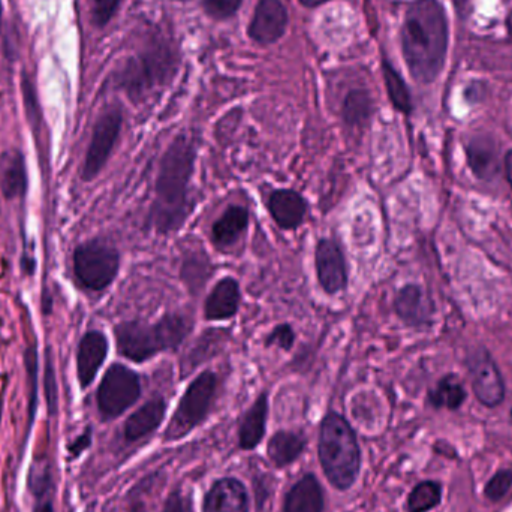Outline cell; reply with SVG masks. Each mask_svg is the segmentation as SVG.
I'll list each match as a JSON object with an SVG mask.
<instances>
[{
  "label": "cell",
  "instance_id": "obj_12",
  "mask_svg": "<svg viewBox=\"0 0 512 512\" xmlns=\"http://www.w3.org/2000/svg\"><path fill=\"white\" fill-rule=\"evenodd\" d=\"M267 210L280 230L295 231L306 222L309 204L295 189L280 188L268 195Z\"/></svg>",
  "mask_w": 512,
  "mask_h": 512
},
{
  "label": "cell",
  "instance_id": "obj_28",
  "mask_svg": "<svg viewBox=\"0 0 512 512\" xmlns=\"http://www.w3.org/2000/svg\"><path fill=\"white\" fill-rule=\"evenodd\" d=\"M213 271H215V267L206 255L192 254L186 256L183 261L180 277H182L183 285H186L192 294H200Z\"/></svg>",
  "mask_w": 512,
  "mask_h": 512
},
{
  "label": "cell",
  "instance_id": "obj_31",
  "mask_svg": "<svg viewBox=\"0 0 512 512\" xmlns=\"http://www.w3.org/2000/svg\"><path fill=\"white\" fill-rule=\"evenodd\" d=\"M382 69H384L385 86H387V92L388 95H390V99L391 102H393L394 107H396L397 110L402 111V113H411V95H409V90L408 87H406L405 81H403V78L397 74L396 69H394L387 60H384Z\"/></svg>",
  "mask_w": 512,
  "mask_h": 512
},
{
  "label": "cell",
  "instance_id": "obj_33",
  "mask_svg": "<svg viewBox=\"0 0 512 512\" xmlns=\"http://www.w3.org/2000/svg\"><path fill=\"white\" fill-rule=\"evenodd\" d=\"M21 92H23L24 108H26L27 119L32 126H38L41 120V110H39L38 93H36L35 84L27 72L21 74Z\"/></svg>",
  "mask_w": 512,
  "mask_h": 512
},
{
  "label": "cell",
  "instance_id": "obj_25",
  "mask_svg": "<svg viewBox=\"0 0 512 512\" xmlns=\"http://www.w3.org/2000/svg\"><path fill=\"white\" fill-rule=\"evenodd\" d=\"M29 490L35 501L33 512H54V481L48 457L33 462L29 474Z\"/></svg>",
  "mask_w": 512,
  "mask_h": 512
},
{
  "label": "cell",
  "instance_id": "obj_36",
  "mask_svg": "<svg viewBox=\"0 0 512 512\" xmlns=\"http://www.w3.org/2000/svg\"><path fill=\"white\" fill-rule=\"evenodd\" d=\"M242 2L243 0H204L203 8L209 17L227 20L239 11Z\"/></svg>",
  "mask_w": 512,
  "mask_h": 512
},
{
  "label": "cell",
  "instance_id": "obj_20",
  "mask_svg": "<svg viewBox=\"0 0 512 512\" xmlns=\"http://www.w3.org/2000/svg\"><path fill=\"white\" fill-rule=\"evenodd\" d=\"M324 489L318 478L306 474L288 490L283 499L282 512H324Z\"/></svg>",
  "mask_w": 512,
  "mask_h": 512
},
{
  "label": "cell",
  "instance_id": "obj_24",
  "mask_svg": "<svg viewBox=\"0 0 512 512\" xmlns=\"http://www.w3.org/2000/svg\"><path fill=\"white\" fill-rule=\"evenodd\" d=\"M0 189L9 200L23 197L26 194V161L18 150H9L0 158Z\"/></svg>",
  "mask_w": 512,
  "mask_h": 512
},
{
  "label": "cell",
  "instance_id": "obj_35",
  "mask_svg": "<svg viewBox=\"0 0 512 512\" xmlns=\"http://www.w3.org/2000/svg\"><path fill=\"white\" fill-rule=\"evenodd\" d=\"M122 0H89L90 17L96 27H105L116 14Z\"/></svg>",
  "mask_w": 512,
  "mask_h": 512
},
{
  "label": "cell",
  "instance_id": "obj_43",
  "mask_svg": "<svg viewBox=\"0 0 512 512\" xmlns=\"http://www.w3.org/2000/svg\"><path fill=\"white\" fill-rule=\"evenodd\" d=\"M2 18H3V6H2V2H0V30H2Z\"/></svg>",
  "mask_w": 512,
  "mask_h": 512
},
{
  "label": "cell",
  "instance_id": "obj_34",
  "mask_svg": "<svg viewBox=\"0 0 512 512\" xmlns=\"http://www.w3.org/2000/svg\"><path fill=\"white\" fill-rule=\"evenodd\" d=\"M295 330L291 324L276 325L270 333L267 334L264 340L265 348H279L285 352H291L295 345Z\"/></svg>",
  "mask_w": 512,
  "mask_h": 512
},
{
  "label": "cell",
  "instance_id": "obj_18",
  "mask_svg": "<svg viewBox=\"0 0 512 512\" xmlns=\"http://www.w3.org/2000/svg\"><path fill=\"white\" fill-rule=\"evenodd\" d=\"M251 213L248 207L233 204L219 216L212 227V242L219 251L233 249L248 233Z\"/></svg>",
  "mask_w": 512,
  "mask_h": 512
},
{
  "label": "cell",
  "instance_id": "obj_39",
  "mask_svg": "<svg viewBox=\"0 0 512 512\" xmlns=\"http://www.w3.org/2000/svg\"><path fill=\"white\" fill-rule=\"evenodd\" d=\"M267 475L258 474L252 478V483H254V492L256 499V507H258V511H262L264 508L265 502H267L268 496L271 493L270 480H268Z\"/></svg>",
  "mask_w": 512,
  "mask_h": 512
},
{
  "label": "cell",
  "instance_id": "obj_38",
  "mask_svg": "<svg viewBox=\"0 0 512 512\" xmlns=\"http://www.w3.org/2000/svg\"><path fill=\"white\" fill-rule=\"evenodd\" d=\"M45 393H47L48 408L51 414L56 411L57 405V382L54 376L53 363L48 360L47 367H45Z\"/></svg>",
  "mask_w": 512,
  "mask_h": 512
},
{
  "label": "cell",
  "instance_id": "obj_5",
  "mask_svg": "<svg viewBox=\"0 0 512 512\" xmlns=\"http://www.w3.org/2000/svg\"><path fill=\"white\" fill-rule=\"evenodd\" d=\"M177 56L168 42L150 45L137 59H131L120 71V89L134 102L143 101L155 87L167 84L176 74Z\"/></svg>",
  "mask_w": 512,
  "mask_h": 512
},
{
  "label": "cell",
  "instance_id": "obj_8",
  "mask_svg": "<svg viewBox=\"0 0 512 512\" xmlns=\"http://www.w3.org/2000/svg\"><path fill=\"white\" fill-rule=\"evenodd\" d=\"M143 394L140 373L122 363H114L102 376L96 391V406L105 421L116 420L125 414Z\"/></svg>",
  "mask_w": 512,
  "mask_h": 512
},
{
  "label": "cell",
  "instance_id": "obj_32",
  "mask_svg": "<svg viewBox=\"0 0 512 512\" xmlns=\"http://www.w3.org/2000/svg\"><path fill=\"white\" fill-rule=\"evenodd\" d=\"M512 489V469L504 468L496 471L484 486V496L487 501L498 504L510 495Z\"/></svg>",
  "mask_w": 512,
  "mask_h": 512
},
{
  "label": "cell",
  "instance_id": "obj_2",
  "mask_svg": "<svg viewBox=\"0 0 512 512\" xmlns=\"http://www.w3.org/2000/svg\"><path fill=\"white\" fill-rule=\"evenodd\" d=\"M448 47L447 14L438 0H415L406 11L402 48L409 72L429 84L444 68Z\"/></svg>",
  "mask_w": 512,
  "mask_h": 512
},
{
  "label": "cell",
  "instance_id": "obj_26",
  "mask_svg": "<svg viewBox=\"0 0 512 512\" xmlns=\"http://www.w3.org/2000/svg\"><path fill=\"white\" fill-rule=\"evenodd\" d=\"M466 397L468 394L460 379L456 375H447L429 391L427 402L435 409L457 411L462 408Z\"/></svg>",
  "mask_w": 512,
  "mask_h": 512
},
{
  "label": "cell",
  "instance_id": "obj_19",
  "mask_svg": "<svg viewBox=\"0 0 512 512\" xmlns=\"http://www.w3.org/2000/svg\"><path fill=\"white\" fill-rule=\"evenodd\" d=\"M397 316L409 327H423L432 318L433 306L429 295L417 285H406L394 300Z\"/></svg>",
  "mask_w": 512,
  "mask_h": 512
},
{
  "label": "cell",
  "instance_id": "obj_37",
  "mask_svg": "<svg viewBox=\"0 0 512 512\" xmlns=\"http://www.w3.org/2000/svg\"><path fill=\"white\" fill-rule=\"evenodd\" d=\"M161 512H194V507L189 496L183 495L182 490H176L170 493Z\"/></svg>",
  "mask_w": 512,
  "mask_h": 512
},
{
  "label": "cell",
  "instance_id": "obj_11",
  "mask_svg": "<svg viewBox=\"0 0 512 512\" xmlns=\"http://www.w3.org/2000/svg\"><path fill=\"white\" fill-rule=\"evenodd\" d=\"M472 388L481 405L498 408L505 399V385L495 361L487 352H475L469 358Z\"/></svg>",
  "mask_w": 512,
  "mask_h": 512
},
{
  "label": "cell",
  "instance_id": "obj_4",
  "mask_svg": "<svg viewBox=\"0 0 512 512\" xmlns=\"http://www.w3.org/2000/svg\"><path fill=\"white\" fill-rule=\"evenodd\" d=\"M318 457L325 478L339 492H348L361 471V448L349 421L328 411L319 426Z\"/></svg>",
  "mask_w": 512,
  "mask_h": 512
},
{
  "label": "cell",
  "instance_id": "obj_17",
  "mask_svg": "<svg viewBox=\"0 0 512 512\" xmlns=\"http://www.w3.org/2000/svg\"><path fill=\"white\" fill-rule=\"evenodd\" d=\"M167 409V400L162 396H156L147 400L137 411L132 412L123 426V436H125L126 442L134 444V442L152 435L164 423Z\"/></svg>",
  "mask_w": 512,
  "mask_h": 512
},
{
  "label": "cell",
  "instance_id": "obj_10",
  "mask_svg": "<svg viewBox=\"0 0 512 512\" xmlns=\"http://www.w3.org/2000/svg\"><path fill=\"white\" fill-rule=\"evenodd\" d=\"M315 271L319 286L334 297L346 291L349 283L348 262L342 246L334 239H319L315 246Z\"/></svg>",
  "mask_w": 512,
  "mask_h": 512
},
{
  "label": "cell",
  "instance_id": "obj_40",
  "mask_svg": "<svg viewBox=\"0 0 512 512\" xmlns=\"http://www.w3.org/2000/svg\"><path fill=\"white\" fill-rule=\"evenodd\" d=\"M90 444H92V430L87 429L86 432L71 445L69 450H71L74 456H78V454L83 453L86 448H89Z\"/></svg>",
  "mask_w": 512,
  "mask_h": 512
},
{
  "label": "cell",
  "instance_id": "obj_21",
  "mask_svg": "<svg viewBox=\"0 0 512 512\" xmlns=\"http://www.w3.org/2000/svg\"><path fill=\"white\" fill-rule=\"evenodd\" d=\"M228 337H230V331L221 330V328H210L201 333L180 364L182 378L194 372L197 367L203 366L206 361L218 357L224 349L225 343L228 342Z\"/></svg>",
  "mask_w": 512,
  "mask_h": 512
},
{
  "label": "cell",
  "instance_id": "obj_9",
  "mask_svg": "<svg viewBox=\"0 0 512 512\" xmlns=\"http://www.w3.org/2000/svg\"><path fill=\"white\" fill-rule=\"evenodd\" d=\"M122 125L123 114L120 108H108L98 117L81 167V179L84 182H92L104 170L119 140Z\"/></svg>",
  "mask_w": 512,
  "mask_h": 512
},
{
  "label": "cell",
  "instance_id": "obj_1",
  "mask_svg": "<svg viewBox=\"0 0 512 512\" xmlns=\"http://www.w3.org/2000/svg\"><path fill=\"white\" fill-rule=\"evenodd\" d=\"M198 147L188 134L177 135L159 161L155 200L147 216V227L158 236L179 233L185 227L198 200L192 189L197 170Z\"/></svg>",
  "mask_w": 512,
  "mask_h": 512
},
{
  "label": "cell",
  "instance_id": "obj_23",
  "mask_svg": "<svg viewBox=\"0 0 512 512\" xmlns=\"http://www.w3.org/2000/svg\"><path fill=\"white\" fill-rule=\"evenodd\" d=\"M307 438L303 433L279 430L271 436L267 445V456L274 468L285 469L303 456Z\"/></svg>",
  "mask_w": 512,
  "mask_h": 512
},
{
  "label": "cell",
  "instance_id": "obj_14",
  "mask_svg": "<svg viewBox=\"0 0 512 512\" xmlns=\"http://www.w3.org/2000/svg\"><path fill=\"white\" fill-rule=\"evenodd\" d=\"M107 336L102 331L90 330L81 337L77 349V376L83 390L89 388L108 357Z\"/></svg>",
  "mask_w": 512,
  "mask_h": 512
},
{
  "label": "cell",
  "instance_id": "obj_16",
  "mask_svg": "<svg viewBox=\"0 0 512 512\" xmlns=\"http://www.w3.org/2000/svg\"><path fill=\"white\" fill-rule=\"evenodd\" d=\"M203 512H249V493L239 478L215 481L204 495Z\"/></svg>",
  "mask_w": 512,
  "mask_h": 512
},
{
  "label": "cell",
  "instance_id": "obj_41",
  "mask_svg": "<svg viewBox=\"0 0 512 512\" xmlns=\"http://www.w3.org/2000/svg\"><path fill=\"white\" fill-rule=\"evenodd\" d=\"M505 168H507V177L512 186V150L508 153L507 158H505Z\"/></svg>",
  "mask_w": 512,
  "mask_h": 512
},
{
  "label": "cell",
  "instance_id": "obj_7",
  "mask_svg": "<svg viewBox=\"0 0 512 512\" xmlns=\"http://www.w3.org/2000/svg\"><path fill=\"white\" fill-rule=\"evenodd\" d=\"M72 270L81 288L102 292L110 288L120 270V252L102 240H89L72 255Z\"/></svg>",
  "mask_w": 512,
  "mask_h": 512
},
{
  "label": "cell",
  "instance_id": "obj_29",
  "mask_svg": "<svg viewBox=\"0 0 512 512\" xmlns=\"http://www.w3.org/2000/svg\"><path fill=\"white\" fill-rule=\"evenodd\" d=\"M373 102L366 90L355 89L346 95L342 119L351 128H361L372 116Z\"/></svg>",
  "mask_w": 512,
  "mask_h": 512
},
{
  "label": "cell",
  "instance_id": "obj_6",
  "mask_svg": "<svg viewBox=\"0 0 512 512\" xmlns=\"http://www.w3.org/2000/svg\"><path fill=\"white\" fill-rule=\"evenodd\" d=\"M218 390L219 376L213 370H203L195 376L180 397L176 412L165 430L164 441H180L201 426L212 411Z\"/></svg>",
  "mask_w": 512,
  "mask_h": 512
},
{
  "label": "cell",
  "instance_id": "obj_27",
  "mask_svg": "<svg viewBox=\"0 0 512 512\" xmlns=\"http://www.w3.org/2000/svg\"><path fill=\"white\" fill-rule=\"evenodd\" d=\"M444 499V487L439 481L424 480L414 486L406 498V512H430L436 510Z\"/></svg>",
  "mask_w": 512,
  "mask_h": 512
},
{
  "label": "cell",
  "instance_id": "obj_3",
  "mask_svg": "<svg viewBox=\"0 0 512 512\" xmlns=\"http://www.w3.org/2000/svg\"><path fill=\"white\" fill-rule=\"evenodd\" d=\"M194 330V321L185 313H165L156 322L143 319L123 321L114 327L119 354L135 364L152 360L162 352L177 351Z\"/></svg>",
  "mask_w": 512,
  "mask_h": 512
},
{
  "label": "cell",
  "instance_id": "obj_42",
  "mask_svg": "<svg viewBox=\"0 0 512 512\" xmlns=\"http://www.w3.org/2000/svg\"><path fill=\"white\" fill-rule=\"evenodd\" d=\"M325 2H328V0H300L301 5L307 6V8H315V6L322 5Z\"/></svg>",
  "mask_w": 512,
  "mask_h": 512
},
{
  "label": "cell",
  "instance_id": "obj_30",
  "mask_svg": "<svg viewBox=\"0 0 512 512\" xmlns=\"http://www.w3.org/2000/svg\"><path fill=\"white\" fill-rule=\"evenodd\" d=\"M469 164L481 179L495 176L498 170L495 147L487 140H475L468 147Z\"/></svg>",
  "mask_w": 512,
  "mask_h": 512
},
{
  "label": "cell",
  "instance_id": "obj_13",
  "mask_svg": "<svg viewBox=\"0 0 512 512\" xmlns=\"http://www.w3.org/2000/svg\"><path fill=\"white\" fill-rule=\"evenodd\" d=\"M288 26V12L282 0H259L256 5L249 36L261 45L279 41Z\"/></svg>",
  "mask_w": 512,
  "mask_h": 512
},
{
  "label": "cell",
  "instance_id": "obj_22",
  "mask_svg": "<svg viewBox=\"0 0 512 512\" xmlns=\"http://www.w3.org/2000/svg\"><path fill=\"white\" fill-rule=\"evenodd\" d=\"M268 411H270V402H268V393L264 391L256 397L240 423L239 447L242 450L252 451L261 444L267 430Z\"/></svg>",
  "mask_w": 512,
  "mask_h": 512
},
{
  "label": "cell",
  "instance_id": "obj_44",
  "mask_svg": "<svg viewBox=\"0 0 512 512\" xmlns=\"http://www.w3.org/2000/svg\"><path fill=\"white\" fill-rule=\"evenodd\" d=\"M510 421H511V424H512V408H511V411H510Z\"/></svg>",
  "mask_w": 512,
  "mask_h": 512
},
{
  "label": "cell",
  "instance_id": "obj_15",
  "mask_svg": "<svg viewBox=\"0 0 512 512\" xmlns=\"http://www.w3.org/2000/svg\"><path fill=\"white\" fill-rule=\"evenodd\" d=\"M242 289L233 276L222 277L213 286L204 303V319L210 322L230 321L239 313Z\"/></svg>",
  "mask_w": 512,
  "mask_h": 512
}]
</instances>
